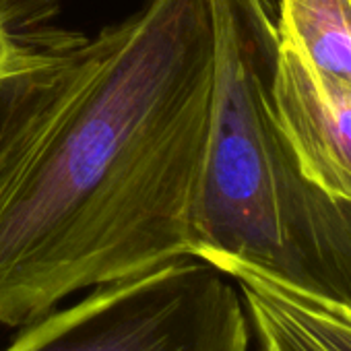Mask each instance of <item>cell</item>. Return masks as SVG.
<instances>
[{
	"label": "cell",
	"mask_w": 351,
	"mask_h": 351,
	"mask_svg": "<svg viewBox=\"0 0 351 351\" xmlns=\"http://www.w3.org/2000/svg\"><path fill=\"white\" fill-rule=\"evenodd\" d=\"M273 101L304 180L351 201V87L279 34Z\"/></svg>",
	"instance_id": "obj_4"
},
{
	"label": "cell",
	"mask_w": 351,
	"mask_h": 351,
	"mask_svg": "<svg viewBox=\"0 0 351 351\" xmlns=\"http://www.w3.org/2000/svg\"><path fill=\"white\" fill-rule=\"evenodd\" d=\"M287 287V285H285ZM291 289L351 312V201L308 186V221Z\"/></svg>",
	"instance_id": "obj_6"
},
{
	"label": "cell",
	"mask_w": 351,
	"mask_h": 351,
	"mask_svg": "<svg viewBox=\"0 0 351 351\" xmlns=\"http://www.w3.org/2000/svg\"><path fill=\"white\" fill-rule=\"evenodd\" d=\"M213 87L189 254L248 267L291 285L308 219V186L273 101L277 0H209Z\"/></svg>",
	"instance_id": "obj_2"
},
{
	"label": "cell",
	"mask_w": 351,
	"mask_h": 351,
	"mask_svg": "<svg viewBox=\"0 0 351 351\" xmlns=\"http://www.w3.org/2000/svg\"><path fill=\"white\" fill-rule=\"evenodd\" d=\"M279 34L324 75L351 87V0H277Z\"/></svg>",
	"instance_id": "obj_7"
},
{
	"label": "cell",
	"mask_w": 351,
	"mask_h": 351,
	"mask_svg": "<svg viewBox=\"0 0 351 351\" xmlns=\"http://www.w3.org/2000/svg\"><path fill=\"white\" fill-rule=\"evenodd\" d=\"M248 316L230 277L180 256L50 310L5 351H248Z\"/></svg>",
	"instance_id": "obj_3"
},
{
	"label": "cell",
	"mask_w": 351,
	"mask_h": 351,
	"mask_svg": "<svg viewBox=\"0 0 351 351\" xmlns=\"http://www.w3.org/2000/svg\"><path fill=\"white\" fill-rule=\"evenodd\" d=\"M238 283L258 351H351V312L248 267L219 269Z\"/></svg>",
	"instance_id": "obj_5"
},
{
	"label": "cell",
	"mask_w": 351,
	"mask_h": 351,
	"mask_svg": "<svg viewBox=\"0 0 351 351\" xmlns=\"http://www.w3.org/2000/svg\"><path fill=\"white\" fill-rule=\"evenodd\" d=\"M36 40L38 34L19 29L15 21L9 19V13L3 11V5H0V71H5L15 60H19Z\"/></svg>",
	"instance_id": "obj_8"
},
{
	"label": "cell",
	"mask_w": 351,
	"mask_h": 351,
	"mask_svg": "<svg viewBox=\"0 0 351 351\" xmlns=\"http://www.w3.org/2000/svg\"><path fill=\"white\" fill-rule=\"evenodd\" d=\"M211 87L209 0H145L0 71V324L191 256Z\"/></svg>",
	"instance_id": "obj_1"
}]
</instances>
